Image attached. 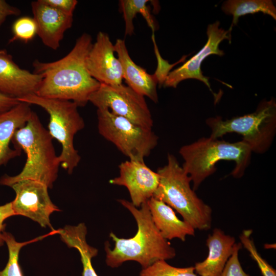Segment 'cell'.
Listing matches in <instances>:
<instances>
[{"label": "cell", "instance_id": "6da1fadb", "mask_svg": "<svg viewBox=\"0 0 276 276\" xmlns=\"http://www.w3.org/2000/svg\"><path fill=\"white\" fill-rule=\"evenodd\" d=\"M92 44L91 36L85 33L77 39L72 50L63 58L50 62L34 60L33 72L42 76L36 95L71 101L78 107L85 106L101 84L91 76L86 67V58Z\"/></svg>", "mask_w": 276, "mask_h": 276}, {"label": "cell", "instance_id": "7a4b0ae2", "mask_svg": "<svg viewBox=\"0 0 276 276\" xmlns=\"http://www.w3.org/2000/svg\"><path fill=\"white\" fill-rule=\"evenodd\" d=\"M118 201L132 214L137 223V230L135 236L128 239L119 238L113 233H110L114 247L111 249L108 242L105 243L106 262L108 266L115 268L124 262L134 261L144 269L157 261L175 257V249L155 226L147 201L137 209L131 202L125 199Z\"/></svg>", "mask_w": 276, "mask_h": 276}, {"label": "cell", "instance_id": "3957f363", "mask_svg": "<svg viewBox=\"0 0 276 276\" xmlns=\"http://www.w3.org/2000/svg\"><path fill=\"white\" fill-rule=\"evenodd\" d=\"M53 137L33 111L26 124L17 129L12 139L15 149L23 150L27 155L21 171L16 175L5 174L0 178V185L11 187L22 180H35L53 187L58 176L60 162L56 154Z\"/></svg>", "mask_w": 276, "mask_h": 276}, {"label": "cell", "instance_id": "277c9868", "mask_svg": "<svg viewBox=\"0 0 276 276\" xmlns=\"http://www.w3.org/2000/svg\"><path fill=\"white\" fill-rule=\"evenodd\" d=\"M179 152L184 160L182 167L196 191L216 171V164L222 160L234 161L235 166L230 174L236 178L242 177L249 164L252 151L242 140L229 143L210 136L182 146Z\"/></svg>", "mask_w": 276, "mask_h": 276}, {"label": "cell", "instance_id": "5b68a950", "mask_svg": "<svg viewBox=\"0 0 276 276\" xmlns=\"http://www.w3.org/2000/svg\"><path fill=\"white\" fill-rule=\"evenodd\" d=\"M158 187L153 197L160 200L182 216L196 230L207 231L212 226V210L191 188L190 177L176 158L169 153L167 164L157 170Z\"/></svg>", "mask_w": 276, "mask_h": 276}, {"label": "cell", "instance_id": "8992f818", "mask_svg": "<svg viewBox=\"0 0 276 276\" xmlns=\"http://www.w3.org/2000/svg\"><path fill=\"white\" fill-rule=\"evenodd\" d=\"M211 130L210 137L218 139L229 133L242 136L255 153L263 154L270 148L276 131V103L273 99L263 100L252 113L223 120L221 117L206 120Z\"/></svg>", "mask_w": 276, "mask_h": 276}, {"label": "cell", "instance_id": "52a82bcc", "mask_svg": "<svg viewBox=\"0 0 276 276\" xmlns=\"http://www.w3.org/2000/svg\"><path fill=\"white\" fill-rule=\"evenodd\" d=\"M19 102L39 106L49 114V132L53 139L62 146L59 156L61 167L69 174L73 173L81 160L78 151L75 148V135L85 126L83 119L79 113L78 106L74 102L29 95L17 99Z\"/></svg>", "mask_w": 276, "mask_h": 276}, {"label": "cell", "instance_id": "ba28073f", "mask_svg": "<svg viewBox=\"0 0 276 276\" xmlns=\"http://www.w3.org/2000/svg\"><path fill=\"white\" fill-rule=\"evenodd\" d=\"M98 129L129 160L144 161L158 143L152 129L139 125L106 109H97Z\"/></svg>", "mask_w": 276, "mask_h": 276}, {"label": "cell", "instance_id": "9c48e42d", "mask_svg": "<svg viewBox=\"0 0 276 276\" xmlns=\"http://www.w3.org/2000/svg\"><path fill=\"white\" fill-rule=\"evenodd\" d=\"M97 109H106L141 126L152 129L153 121L144 96L121 84H100L89 98Z\"/></svg>", "mask_w": 276, "mask_h": 276}, {"label": "cell", "instance_id": "30bf717a", "mask_svg": "<svg viewBox=\"0 0 276 276\" xmlns=\"http://www.w3.org/2000/svg\"><path fill=\"white\" fill-rule=\"evenodd\" d=\"M11 187L15 197L11 201L16 215H21L37 222L42 227H49L55 231L50 223V216L59 209L52 202L48 187L40 182L26 179L19 181Z\"/></svg>", "mask_w": 276, "mask_h": 276}, {"label": "cell", "instance_id": "8fae6325", "mask_svg": "<svg viewBox=\"0 0 276 276\" xmlns=\"http://www.w3.org/2000/svg\"><path fill=\"white\" fill-rule=\"evenodd\" d=\"M219 26L218 21L208 25L206 31L208 40L205 44L181 66L168 74L163 84L164 87L176 88L183 80L195 79L203 82L212 92L209 78L202 74L201 65L203 60L211 55H224V52L219 48V44L224 39H227L229 42L231 41V32L220 28Z\"/></svg>", "mask_w": 276, "mask_h": 276}, {"label": "cell", "instance_id": "7c38bea8", "mask_svg": "<svg viewBox=\"0 0 276 276\" xmlns=\"http://www.w3.org/2000/svg\"><path fill=\"white\" fill-rule=\"evenodd\" d=\"M120 175L109 183L125 187L130 194L131 203L140 207L151 197L159 181L157 172L149 168L144 161L126 160L119 165Z\"/></svg>", "mask_w": 276, "mask_h": 276}, {"label": "cell", "instance_id": "4fadbf2b", "mask_svg": "<svg viewBox=\"0 0 276 276\" xmlns=\"http://www.w3.org/2000/svg\"><path fill=\"white\" fill-rule=\"evenodd\" d=\"M114 52V44L108 35L99 32L88 54L86 67L91 76L101 84H122V66Z\"/></svg>", "mask_w": 276, "mask_h": 276}, {"label": "cell", "instance_id": "5bb4252c", "mask_svg": "<svg viewBox=\"0 0 276 276\" xmlns=\"http://www.w3.org/2000/svg\"><path fill=\"white\" fill-rule=\"evenodd\" d=\"M42 76L20 68L6 50H0V93L17 99L36 94Z\"/></svg>", "mask_w": 276, "mask_h": 276}, {"label": "cell", "instance_id": "9a60e30c", "mask_svg": "<svg viewBox=\"0 0 276 276\" xmlns=\"http://www.w3.org/2000/svg\"><path fill=\"white\" fill-rule=\"evenodd\" d=\"M31 5L37 26V35L45 46L57 50L64 33L72 26L73 16L60 12L42 0L33 1Z\"/></svg>", "mask_w": 276, "mask_h": 276}, {"label": "cell", "instance_id": "2e32d148", "mask_svg": "<svg viewBox=\"0 0 276 276\" xmlns=\"http://www.w3.org/2000/svg\"><path fill=\"white\" fill-rule=\"evenodd\" d=\"M114 48L122 66L123 78L125 79L127 86L139 94L157 103L158 95L156 86L158 79L155 75L148 74L146 70L132 60L124 40L117 39Z\"/></svg>", "mask_w": 276, "mask_h": 276}, {"label": "cell", "instance_id": "e0dca14e", "mask_svg": "<svg viewBox=\"0 0 276 276\" xmlns=\"http://www.w3.org/2000/svg\"><path fill=\"white\" fill-rule=\"evenodd\" d=\"M206 243L208 255L203 261L195 263V271L199 276H219L234 251L235 238L215 228Z\"/></svg>", "mask_w": 276, "mask_h": 276}, {"label": "cell", "instance_id": "ac0fdd59", "mask_svg": "<svg viewBox=\"0 0 276 276\" xmlns=\"http://www.w3.org/2000/svg\"><path fill=\"white\" fill-rule=\"evenodd\" d=\"M32 112L30 104L20 102L0 113V167L21 154L20 151L10 148V143L15 131L26 124Z\"/></svg>", "mask_w": 276, "mask_h": 276}, {"label": "cell", "instance_id": "d6986e66", "mask_svg": "<svg viewBox=\"0 0 276 276\" xmlns=\"http://www.w3.org/2000/svg\"><path fill=\"white\" fill-rule=\"evenodd\" d=\"M147 203L152 220L162 236L166 240L177 238L182 241L187 236H194L195 229L180 220L173 209L164 202L151 197Z\"/></svg>", "mask_w": 276, "mask_h": 276}, {"label": "cell", "instance_id": "ffe728a7", "mask_svg": "<svg viewBox=\"0 0 276 276\" xmlns=\"http://www.w3.org/2000/svg\"><path fill=\"white\" fill-rule=\"evenodd\" d=\"M222 11L227 15H233V21L228 31L236 25L240 16L248 14L262 12L276 20V8L271 0H228L222 5Z\"/></svg>", "mask_w": 276, "mask_h": 276}, {"label": "cell", "instance_id": "44dd1931", "mask_svg": "<svg viewBox=\"0 0 276 276\" xmlns=\"http://www.w3.org/2000/svg\"><path fill=\"white\" fill-rule=\"evenodd\" d=\"M148 0H121L120 2L125 21V35L131 36L134 33L133 20L137 13L145 18L147 24L154 31L155 26L147 4Z\"/></svg>", "mask_w": 276, "mask_h": 276}, {"label": "cell", "instance_id": "7402d4cb", "mask_svg": "<svg viewBox=\"0 0 276 276\" xmlns=\"http://www.w3.org/2000/svg\"><path fill=\"white\" fill-rule=\"evenodd\" d=\"M52 232L48 235L39 237L29 241L18 242L11 233L4 232L3 239L8 247L9 259L5 268L0 270V276H23L18 262L21 248L29 243L40 240L49 235L54 234Z\"/></svg>", "mask_w": 276, "mask_h": 276}, {"label": "cell", "instance_id": "603a6c76", "mask_svg": "<svg viewBox=\"0 0 276 276\" xmlns=\"http://www.w3.org/2000/svg\"><path fill=\"white\" fill-rule=\"evenodd\" d=\"M140 276H199L195 273L194 266L185 268L174 267L160 260L149 267L143 269Z\"/></svg>", "mask_w": 276, "mask_h": 276}, {"label": "cell", "instance_id": "cb8c5ba5", "mask_svg": "<svg viewBox=\"0 0 276 276\" xmlns=\"http://www.w3.org/2000/svg\"><path fill=\"white\" fill-rule=\"evenodd\" d=\"M252 231L244 229L239 236L240 243L248 251L251 258L257 263L263 276H276V270L258 251L253 239Z\"/></svg>", "mask_w": 276, "mask_h": 276}, {"label": "cell", "instance_id": "d4e9b609", "mask_svg": "<svg viewBox=\"0 0 276 276\" xmlns=\"http://www.w3.org/2000/svg\"><path fill=\"white\" fill-rule=\"evenodd\" d=\"M13 36L9 41L12 43L16 40L26 43L32 40L37 35V26L33 18L23 16L18 18L12 27Z\"/></svg>", "mask_w": 276, "mask_h": 276}, {"label": "cell", "instance_id": "484cf974", "mask_svg": "<svg viewBox=\"0 0 276 276\" xmlns=\"http://www.w3.org/2000/svg\"><path fill=\"white\" fill-rule=\"evenodd\" d=\"M240 242L236 243L234 251L219 276H250L242 268L239 259V251L242 248Z\"/></svg>", "mask_w": 276, "mask_h": 276}, {"label": "cell", "instance_id": "4316f807", "mask_svg": "<svg viewBox=\"0 0 276 276\" xmlns=\"http://www.w3.org/2000/svg\"><path fill=\"white\" fill-rule=\"evenodd\" d=\"M155 51H157L156 55L158 60V66L157 70L154 74L158 79V83L161 86L163 85L164 81L168 76L169 71L175 65L178 64L179 62H183L185 61L186 58L188 56L187 55L183 56L178 62L176 63L170 64L167 61L164 60L160 56V55L157 52V49L155 48Z\"/></svg>", "mask_w": 276, "mask_h": 276}, {"label": "cell", "instance_id": "83f0119b", "mask_svg": "<svg viewBox=\"0 0 276 276\" xmlns=\"http://www.w3.org/2000/svg\"><path fill=\"white\" fill-rule=\"evenodd\" d=\"M42 2L68 15H73V12L78 3L76 0H42Z\"/></svg>", "mask_w": 276, "mask_h": 276}, {"label": "cell", "instance_id": "f1b7e54d", "mask_svg": "<svg viewBox=\"0 0 276 276\" xmlns=\"http://www.w3.org/2000/svg\"><path fill=\"white\" fill-rule=\"evenodd\" d=\"M15 216L12 207L11 202L0 205V246L4 244L3 233L5 229L4 221L9 217Z\"/></svg>", "mask_w": 276, "mask_h": 276}, {"label": "cell", "instance_id": "f546056e", "mask_svg": "<svg viewBox=\"0 0 276 276\" xmlns=\"http://www.w3.org/2000/svg\"><path fill=\"white\" fill-rule=\"evenodd\" d=\"M21 13L18 8L10 5L4 0H0V27L10 16H18Z\"/></svg>", "mask_w": 276, "mask_h": 276}, {"label": "cell", "instance_id": "4dcf8cb0", "mask_svg": "<svg viewBox=\"0 0 276 276\" xmlns=\"http://www.w3.org/2000/svg\"><path fill=\"white\" fill-rule=\"evenodd\" d=\"M19 102L16 98L0 93V113L11 109Z\"/></svg>", "mask_w": 276, "mask_h": 276}, {"label": "cell", "instance_id": "1f68e13d", "mask_svg": "<svg viewBox=\"0 0 276 276\" xmlns=\"http://www.w3.org/2000/svg\"><path fill=\"white\" fill-rule=\"evenodd\" d=\"M83 265L82 276H98L91 264V260L85 258L82 261Z\"/></svg>", "mask_w": 276, "mask_h": 276}]
</instances>
